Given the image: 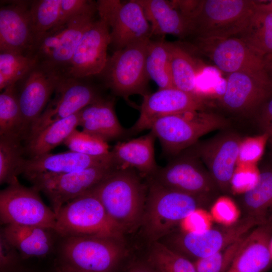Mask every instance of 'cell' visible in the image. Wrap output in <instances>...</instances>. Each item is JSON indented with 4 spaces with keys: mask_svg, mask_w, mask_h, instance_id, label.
Instances as JSON below:
<instances>
[{
    "mask_svg": "<svg viewBox=\"0 0 272 272\" xmlns=\"http://www.w3.org/2000/svg\"><path fill=\"white\" fill-rule=\"evenodd\" d=\"M55 264L79 272H121L137 248L126 236L59 237Z\"/></svg>",
    "mask_w": 272,
    "mask_h": 272,
    "instance_id": "cell-1",
    "label": "cell"
},
{
    "mask_svg": "<svg viewBox=\"0 0 272 272\" xmlns=\"http://www.w3.org/2000/svg\"><path fill=\"white\" fill-rule=\"evenodd\" d=\"M89 191L101 202L111 221L127 237L138 231L144 214L148 183L135 170L116 168Z\"/></svg>",
    "mask_w": 272,
    "mask_h": 272,
    "instance_id": "cell-2",
    "label": "cell"
},
{
    "mask_svg": "<svg viewBox=\"0 0 272 272\" xmlns=\"http://www.w3.org/2000/svg\"><path fill=\"white\" fill-rule=\"evenodd\" d=\"M148 193L140 227L131 237L137 248L158 241L178 228L183 220L212 202L190 194L169 189L151 178H146Z\"/></svg>",
    "mask_w": 272,
    "mask_h": 272,
    "instance_id": "cell-3",
    "label": "cell"
},
{
    "mask_svg": "<svg viewBox=\"0 0 272 272\" xmlns=\"http://www.w3.org/2000/svg\"><path fill=\"white\" fill-rule=\"evenodd\" d=\"M266 223L255 217L243 216L230 225L201 231H188L178 227L158 241L194 261L214 254L256 226Z\"/></svg>",
    "mask_w": 272,
    "mask_h": 272,
    "instance_id": "cell-4",
    "label": "cell"
},
{
    "mask_svg": "<svg viewBox=\"0 0 272 272\" xmlns=\"http://www.w3.org/2000/svg\"><path fill=\"white\" fill-rule=\"evenodd\" d=\"M257 5L250 0H203L189 18L198 38L236 37L246 27Z\"/></svg>",
    "mask_w": 272,
    "mask_h": 272,
    "instance_id": "cell-5",
    "label": "cell"
},
{
    "mask_svg": "<svg viewBox=\"0 0 272 272\" xmlns=\"http://www.w3.org/2000/svg\"><path fill=\"white\" fill-rule=\"evenodd\" d=\"M225 117L204 111L161 117L150 129L158 139L164 154L175 157L196 144L202 136L230 126Z\"/></svg>",
    "mask_w": 272,
    "mask_h": 272,
    "instance_id": "cell-6",
    "label": "cell"
},
{
    "mask_svg": "<svg viewBox=\"0 0 272 272\" xmlns=\"http://www.w3.org/2000/svg\"><path fill=\"white\" fill-rule=\"evenodd\" d=\"M151 39L139 41L115 50L108 58L100 74L107 87L127 101L133 95L149 94V78L146 69L147 47Z\"/></svg>",
    "mask_w": 272,
    "mask_h": 272,
    "instance_id": "cell-7",
    "label": "cell"
},
{
    "mask_svg": "<svg viewBox=\"0 0 272 272\" xmlns=\"http://www.w3.org/2000/svg\"><path fill=\"white\" fill-rule=\"evenodd\" d=\"M54 230L60 237L125 236L110 219L100 200L90 191L59 209Z\"/></svg>",
    "mask_w": 272,
    "mask_h": 272,
    "instance_id": "cell-8",
    "label": "cell"
},
{
    "mask_svg": "<svg viewBox=\"0 0 272 272\" xmlns=\"http://www.w3.org/2000/svg\"><path fill=\"white\" fill-rule=\"evenodd\" d=\"M169 189L207 199L212 203L221 193L208 170L185 150L149 177Z\"/></svg>",
    "mask_w": 272,
    "mask_h": 272,
    "instance_id": "cell-9",
    "label": "cell"
},
{
    "mask_svg": "<svg viewBox=\"0 0 272 272\" xmlns=\"http://www.w3.org/2000/svg\"><path fill=\"white\" fill-rule=\"evenodd\" d=\"M242 140L237 132L228 128L186 149L202 163L221 193L231 192Z\"/></svg>",
    "mask_w": 272,
    "mask_h": 272,
    "instance_id": "cell-10",
    "label": "cell"
},
{
    "mask_svg": "<svg viewBox=\"0 0 272 272\" xmlns=\"http://www.w3.org/2000/svg\"><path fill=\"white\" fill-rule=\"evenodd\" d=\"M272 96V78L266 68L228 74L221 106L241 116H252Z\"/></svg>",
    "mask_w": 272,
    "mask_h": 272,
    "instance_id": "cell-11",
    "label": "cell"
},
{
    "mask_svg": "<svg viewBox=\"0 0 272 272\" xmlns=\"http://www.w3.org/2000/svg\"><path fill=\"white\" fill-rule=\"evenodd\" d=\"M39 191L19 181L0 192L1 225L16 224L55 229L56 214L42 200Z\"/></svg>",
    "mask_w": 272,
    "mask_h": 272,
    "instance_id": "cell-12",
    "label": "cell"
},
{
    "mask_svg": "<svg viewBox=\"0 0 272 272\" xmlns=\"http://www.w3.org/2000/svg\"><path fill=\"white\" fill-rule=\"evenodd\" d=\"M96 4L99 16L110 28V45L115 50L151 39V25L137 0H99Z\"/></svg>",
    "mask_w": 272,
    "mask_h": 272,
    "instance_id": "cell-13",
    "label": "cell"
},
{
    "mask_svg": "<svg viewBox=\"0 0 272 272\" xmlns=\"http://www.w3.org/2000/svg\"><path fill=\"white\" fill-rule=\"evenodd\" d=\"M86 78L65 76L61 80L54 91V96L32 124L26 141L48 126L78 113L103 97Z\"/></svg>",
    "mask_w": 272,
    "mask_h": 272,
    "instance_id": "cell-14",
    "label": "cell"
},
{
    "mask_svg": "<svg viewBox=\"0 0 272 272\" xmlns=\"http://www.w3.org/2000/svg\"><path fill=\"white\" fill-rule=\"evenodd\" d=\"M118 168L113 161L73 172L30 181L49 199L55 214L66 203L90 190Z\"/></svg>",
    "mask_w": 272,
    "mask_h": 272,
    "instance_id": "cell-15",
    "label": "cell"
},
{
    "mask_svg": "<svg viewBox=\"0 0 272 272\" xmlns=\"http://www.w3.org/2000/svg\"><path fill=\"white\" fill-rule=\"evenodd\" d=\"M65 76L57 69L37 63L19 81L20 90H17L22 119V140H26L32 124L41 115L56 86Z\"/></svg>",
    "mask_w": 272,
    "mask_h": 272,
    "instance_id": "cell-16",
    "label": "cell"
},
{
    "mask_svg": "<svg viewBox=\"0 0 272 272\" xmlns=\"http://www.w3.org/2000/svg\"><path fill=\"white\" fill-rule=\"evenodd\" d=\"M143 97L139 117L129 129L130 134L150 129L153 122L161 117L204 111L206 108L203 96L184 92L176 88L158 89Z\"/></svg>",
    "mask_w": 272,
    "mask_h": 272,
    "instance_id": "cell-17",
    "label": "cell"
},
{
    "mask_svg": "<svg viewBox=\"0 0 272 272\" xmlns=\"http://www.w3.org/2000/svg\"><path fill=\"white\" fill-rule=\"evenodd\" d=\"M110 33L108 24L99 16L83 35L66 71V76L86 78L99 75L108 60Z\"/></svg>",
    "mask_w": 272,
    "mask_h": 272,
    "instance_id": "cell-18",
    "label": "cell"
},
{
    "mask_svg": "<svg viewBox=\"0 0 272 272\" xmlns=\"http://www.w3.org/2000/svg\"><path fill=\"white\" fill-rule=\"evenodd\" d=\"M195 43L196 47L220 70L228 74L266 68L265 56L239 38H196Z\"/></svg>",
    "mask_w": 272,
    "mask_h": 272,
    "instance_id": "cell-19",
    "label": "cell"
},
{
    "mask_svg": "<svg viewBox=\"0 0 272 272\" xmlns=\"http://www.w3.org/2000/svg\"><path fill=\"white\" fill-rule=\"evenodd\" d=\"M31 1L1 3L0 52L32 56L35 41L30 13Z\"/></svg>",
    "mask_w": 272,
    "mask_h": 272,
    "instance_id": "cell-20",
    "label": "cell"
},
{
    "mask_svg": "<svg viewBox=\"0 0 272 272\" xmlns=\"http://www.w3.org/2000/svg\"><path fill=\"white\" fill-rule=\"evenodd\" d=\"M112 160L111 152L102 156H92L72 151L48 153L27 159L23 174L31 181L41 177L81 170Z\"/></svg>",
    "mask_w": 272,
    "mask_h": 272,
    "instance_id": "cell-21",
    "label": "cell"
},
{
    "mask_svg": "<svg viewBox=\"0 0 272 272\" xmlns=\"http://www.w3.org/2000/svg\"><path fill=\"white\" fill-rule=\"evenodd\" d=\"M272 219L246 235L226 272H263L272 262Z\"/></svg>",
    "mask_w": 272,
    "mask_h": 272,
    "instance_id": "cell-22",
    "label": "cell"
},
{
    "mask_svg": "<svg viewBox=\"0 0 272 272\" xmlns=\"http://www.w3.org/2000/svg\"><path fill=\"white\" fill-rule=\"evenodd\" d=\"M0 234L19 252L24 260L42 258L55 250L59 236L54 229L9 224Z\"/></svg>",
    "mask_w": 272,
    "mask_h": 272,
    "instance_id": "cell-23",
    "label": "cell"
},
{
    "mask_svg": "<svg viewBox=\"0 0 272 272\" xmlns=\"http://www.w3.org/2000/svg\"><path fill=\"white\" fill-rule=\"evenodd\" d=\"M114 99L102 97L79 111V126L83 131L102 140H118L129 135L119 122Z\"/></svg>",
    "mask_w": 272,
    "mask_h": 272,
    "instance_id": "cell-24",
    "label": "cell"
},
{
    "mask_svg": "<svg viewBox=\"0 0 272 272\" xmlns=\"http://www.w3.org/2000/svg\"><path fill=\"white\" fill-rule=\"evenodd\" d=\"M150 131L148 134L126 142H119L110 151L118 168H132L142 177H152L158 170L154 154L156 139Z\"/></svg>",
    "mask_w": 272,
    "mask_h": 272,
    "instance_id": "cell-25",
    "label": "cell"
},
{
    "mask_svg": "<svg viewBox=\"0 0 272 272\" xmlns=\"http://www.w3.org/2000/svg\"><path fill=\"white\" fill-rule=\"evenodd\" d=\"M151 27V35L191 34L190 22L166 0H137Z\"/></svg>",
    "mask_w": 272,
    "mask_h": 272,
    "instance_id": "cell-26",
    "label": "cell"
},
{
    "mask_svg": "<svg viewBox=\"0 0 272 272\" xmlns=\"http://www.w3.org/2000/svg\"><path fill=\"white\" fill-rule=\"evenodd\" d=\"M97 13L96 4L63 24V30L57 48L48 60L41 64L57 69L65 75L66 71L83 35L95 20V15Z\"/></svg>",
    "mask_w": 272,
    "mask_h": 272,
    "instance_id": "cell-27",
    "label": "cell"
},
{
    "mask_svg": "<svg viewBox=\"0 0 272 272\" xmlns=\"http://www.w3.org/2000/svg\"><path fill=\"white\" fill-rule=\"evenodd\" d=\"M243 216L272 219V166L261 167L252 187L237 197Z\"/></svg>",
    "mask_w": 272,
    "mask_h": 272,
    "instance_id": "cell-28",
    "label": "cell"
},
{
    "mask_svg": "<svg viewBox=\"0 0 272 272\" xmlns=\"http://www.w3.org/2000/svg\"><path fill=\"white\" fill-rule=\"evenodd\" d=\"M79 125V112L48 126L26 141L30 158L48 153L64 141Z\"/></svg>",
    "mask_w": 272,
    "mask_h": 272,
    "instance_id": "cell-29",
    "label": "cell"
},
{
    "mask_svg": "<svg viewBox=\"0 0 272 272\" xmlns=\"http://www.w3.org/2000/svg\"><path fill=\"white\" fill-rule=\"evenodd\" d=\"M236 37L263 56L272 54V11L257 1L248 24Z\"/></svg>",
    "mask_w": 272,
    "mask_h": 272,
    "instance_id": "cell-30",
    "label": "cell"
},
{
    "mask_svg": "<svg viewBox=\"0 0 272 272\" xmlns=\"http://www.w3.org/2000/svg\"><path fill=\"white\" fill-rule=\"evenodd\" d=\"M170 69L174 88L188 93L200 95L197 88L199 67L196 61L184 48L171 42Z\"/></svg>",
    "mask_w": 272,
    "mask_h": 272,
    "instance_id": "cell-31",
    "label": "cell"
},
{
    "mask_svg": "<svg viewBox=\"0 0 272 272\" xmlns=\"http://www.w3.org/2000/svg\"><path fill=\"white\" fill-rule=\"evenodd\" d=\"M156 272H197L193 262L159 241L138 248Z\"/></svg>",
    "mask_w": 272,
    "mask_h": 272,
    "instance_id": "cell-32",
    "label": "cell"
},
{
    "mask_svg": "<svg viewBox=\"0 0 272 272\" xmlns=\"http://www.w3.org/2000/svg\"><path fill=\"white\" fill-rule=\"evenodd\" d=\"M22 140L17 136H0V184L8 185L17 182L23 173L27 159Z\"/></svg>",
    "mask_w": 272,
    "mask_h": 272,
    "instance_id": "cell-33",
    "label": "cell"
},
{
    "mask_svg": "<svg viewBox=\"0 0 272 272\" xmlns=\"http://www.w3.org/2000/svg\"><path fill=\"white\" fill-rule=\"evenodd\" d=\"M170 43L163 40L150 39L147 50L146 69L150 80L159 89L174 88L170 69Z\"/></svg>",
    "mask_w": 272,
    "mask_h": 272,
    "instance_id": "cell-34",
    "label": "cell"
},
{
    "mask_svg": "<svg viewBox=\"0 0 272 272\" xmlns=\"http://www.w3.org/2000/svg\"><path fill=\"white\" fill-rule=\"evenodd\" d=\"M22 125L16 84H14L5 88L0 94V136H17L21 139Z\"/></svg>",
    "mask_w": 272,
    "mask_h": 272,
    "instance_id": "cell-35",
    "label": "cell"
},
{
    "mask_svg": "<svg viewBox=\"0 0 272 272\" xmlns=\"http://www.w3.org/2000/svg\"><path fill=\"white\" fill-rule=\"evenodd\" d=\"M37 61L31 55L10 52H0V90L16 84L36 65Z\"/></svg>",
    "mask_w": 272,
    "mask_h": 272,
    "instance_id": "cell-36",
    "label": "cell"
},
{
    "mask_svg": "<svg viewBox=\"0 0 272 272\" xmlns=\"http://www.w3.org/2000/svg\"><path fill=\"white\" fill-rule=\"evenodd\" d=\"M60 3L61 0L31 1L30 13L35 41L34 50L43 36L59 24Z\"/></svg>",
    "mask_w": 272,
    "mask_h": 272,
    "instance_id": "cell-37",
    "label": "cell"
},
{
    "mask_svg": "<svg viewBox=\"0 0 272 272\" xmlns=\"http://www.w3.org/2000/svg\"><path fill=\"white\" fill-rule=\"evenodd\" d=\"M247 234L208 257L193 262L197 272H226L242 245Z\"/></svg>",
    "mask_w": 272,
    "mask_h": 272,
    "instance_id": "cell-38",
    "label": "cell"
},
{
    "mask_svg": "<svg viewBox=\"0 0 272 272\" xmlns=\"http://www.w3.org/2000/svg\"><path fill=\"white\" fill-rule=\"evenodd\" d=\"M63 144L70 151L92 156H104L110 152L107 142L77 129Z\"/></svg>",
    "mask_w": 272,
    "mask_h": 272,
    "instance_id": "cell-39",
    "label": "cell"
},
{
    "mask_svg": "<svg viewBox=\"0 0 272 272\" xmlns=\"http://www.w3.org/2000/svg\"><path fill=\"white\" fill-rule=\"evenodd\" d=\"M18 250L0 234V272H28Z\"/></svg>",
    "mask_w": 272,
    "mask_h": 272,
    "instance_id": "cell-40",
    "label": "cell"
},
{
    "mask_svg": "<svg viewBox=\"0 0 272 272\" xmlns=\"http://www.w3.org/2000/svg\"><path fill=\"white\" fill-rule=\"evenodd\" d=\"M268 139V135L265 133L243 139L240 144L238 161L250 163L257 161L262 155Z\"/></svg>",
    "mask_w": 272,
    "mask_h": 272,
    "instance_id": "cell-41",
    "label": "cell"
},
{
    "mask_svg": "<svg viewBox=\"0 0 272 272\" xmlns=\"http://www.w3.org/2000/svg\"><path fill=\"white\" fill-rule=\"evenodd\" d=\"M96 2L88 0H61L60 19L58 25H62L74 16L94 7Z\"/></svg>",
    "mask_w": 272,
    "mask_h": 272,
    "instance_id": "cell-42",
    "label": "cell"
},
{
    "mask_svg": "<svg viewBox=\"0 0 272 272\" xmlns=\"http://www.w3.org/2000/svg\"><path fill=\"white\" fill-rule=\"evenodd\" d=\"M255 121L261 133L272 139V96L258 109L254 115Z\"/></svg>",
    "mask_w": 272,
    "mask_h": 272,
    "instance_id": "cell-43",
    "label": "cell"
},
{
    "mask_svg": "<svg viewBox=\"0 0 272 272\" xmlns=\"http://www.w3.org/2000/svg\"><path fill=\"white\" fill-rule=\"evenodd\" d=\"M121 272H156L137 251L134 256Z\"/></svg>",
    "mask_w": 272,
    "mask_h": 272,
    "instance_id": "cell-44",
    "label": "cell"
},
{
    "mask_svg": "<svg viewBox=\"0 0 272 272\" xmlns=\"http://www.w3.org/2000/svg\"><path fill=\"white\" fill-rule=\"evenodd\" d=\"M266 68L272 78V54L265 56Z\"/></svg>",
    "mask_w": 272,
    "mask_h": 272,
    "instance_id": "cell-45",
    "label": "cell"
},
{
    "mask_svg": "<svg viewBox=\"0 0 272 272\" xmlns=\"http://www.w3.org/2000/svg\"><path fill=\"white\" fill-rule=\"evenodd\" d=\"M53 272H79L71 268L55 264L54 269Z\"/></svg>",
    "mask_w": 272,
    "mask_h": 272,
    "instance_id": "cell-46",
    "label": "cell"
},
{
    "mask_svg": "<svg viewBox=\"0 0 272 272\" xmlns=\"http://www.w3.org/2000/svg\"><path fill=\"white\" fill-rule=\"evenodd\" d=\"M262 5L266 9L272 11V0L269 1H265L264 2H261Z\"/></svg>",
    "mask_w": 272,
    "mask_h": 272,
    "instance_id": "cell-47",
    "label": "cell"
},
{
    "mask_svg": "<svg viewBox=\"0 0 272 272\" xmlns=\"http://www.w3.org/2000/svg\"><path fill=\"white\" fill-rule=\"evenodd\" d=\"M268 143L270 144L272 153V139H268Z\"/></svg>",
    "mask_w": 272,
    "mask_h": 272,
    "instance_id": "cell-48",
    "label": "cell"
},
{
    "mask_svg": "<svg viewBox=\"0 0 272 272\" xmlns=\"http://www.w3.org/2000/svg\"><path fill=\"white\" fill-rule=\"evenodd\" d=\"M270 250H271V255H272V239H271V243H270Z\"/></svg>",
    "mask_w": 272,
    "mask_h": 272,
    "instance_id": "cell-49",
    "label": "cell"
},
{
    "mask_svg": "<svg viewBox=\"0 0 272 272\" xmlns=\"http://www.w3.org/2000/svg\"><path fill=\"white\" fill-rule=\"evenodd\" d=\"M28 272H31L30 270Z\"/></svg>",
    "mask_w": 272,
    "mask_h": 272,
    "instance_id": "cell-50",
    "label": "cell"
}]
</instances>
